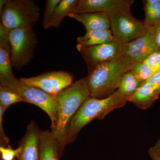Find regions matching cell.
<instances>
[{"label":"cell","mask_w":160,"mask_h":160,"mask_svg":"<svg viewBox=\"0 0 160 160\" xmlns=\"http://www.w3.org/2000/svg\"><path fill=\"white\" fill-rule=\"evenodd\" d=\"M9 30L0 24V86L14 87L18 79L12 72Z\"/></svg>","instance_id":"30bf717a"},{"label":"cell","mask_w":160,"mask_h":160,"mask_svg":"<svg viewBox=\"0 0 160 160\" xmlns=\"http://www.w3.org/2000/svg\"><path fill=\"white\" fill-rule=\"evenodd\" d=\"M152 28L153 29L156 43L160 50V23Z\"/></svg>","instance_id":"f1b7e54d"},{"label":"cell","mask_w":160,"mask_h":160,"mask_svg":"<svg viewBox=\"0 0 160 160\" xmlns=\"http://www.w3.org/2000/svg\"><path fill=\"white\" fill-rule=\"evenodd\" d=\"M78 2V0H62L45 29L58 27L64 19L73 12Z\"/></svg>","instance_id":"ac0fdd59"},{"label":"cell","mask_w":160,"mask_h":160,"mask_svg":"<svg viewBox=\"0 0 160 160\" xmlns=\"http://www.w3.org/2000/svg\"><path fill=\"white\" fill-rule=\"evenodd\" d=\"M155 40L152 28H149L146 34L126 43V55L137 62H143L149 55L159 50Z\"/></svg>","instance_id":"8fae6325"},{"label":"cell","mask_w":160,"mask_h":160,"mask_svg":"<svg viewBox=\"0 0 160 160\" xmlns=\"http://www.w3.org/2000/svg\"><path fill=\"white\" fill-rule=\"evenodd\" d=\"M145 19L144 22L148 28H152L160 23V0L143 1Z\"/></svg>","instance_id":"d6986e66"},{"label":"cell","mask_w":160,"mask_h":160,"mask_svg":"<svg viewBox=\"0 0 160 160\" xmlns=\"http://www.w3.org/2000/svg\"><path fill=\"white\" fill-rule=\"evenodd\" d=\"M62 0H47L45 2V12L43 17V28L48 25L55 10Z\"/></svg>","instance_id":"603a6c76"},{"label":"cell","mask_w":160,"mask_h":160,"mask_svg":"<svg viewBox=\"0 0 160 160\" xmlns=\"http://www.w3.org/2000/svg\"><path fill=\"white\" fill-rule=\"evenodd\" d=\"M19 92L24 102L39 107L49 115L51 121V131L54 130L58 122L56 102L54 96L38 88L18 80L14 87Z\"/></svg>","instance_id":"ba28073f"},{"label":"cell","mask_w":160,"mask_h":160,"mask_svg":"<svg viewBox=\"0 0 160 160\" xmlns=\"http://www.w3.org/2000/svg\"><path fill=\"white\" fill-rule=\"evenodd\" d=\"M142 83L147 82L156 72L143 62H137L130 70Z\"/></svg>","instance_id":"7402d4cb"},{"label":"cell","mask_w":160,"mask_h":160,"mask_svg":"<svg viewBox=\"0 0 160 160\" xmlns=\"http://www.w3.org/2000/svg\"><path fill=\"white\" fill-rule=\"evenodd\" d=\"M133 0H78L72 13L109 12L122 8H131Z\"/></svg>","instance_id":"4fadbf2b"},{"label":"cell","mask_w":160,"mask_h":160,"mask_svg":"<svg viewBox=\"0 0 160 160\" xmlns=\"http://www.w3.org/2000/svg\"><path fill=\"white\" fill-rule=\"evenodd\" d=\"M90 97L86 78L76 81L71 86L54 96L56 102L58 122L51 131L58 145L61 156L67 145L69 122L85 101Z\"/></svg>","instance_id":"6da1fadb"},{"label":"cell","mask_w":160,"mask_h":160,"mask_svg":"<svg viewBox=\"0 0 160 160\" xmlns=\"http://www.w3.org/2000/svg\"><path fill=\"white\" fill-rule=\"evenodd\" d=\"M114 39L111 29L86 31L77 38L76 48L91 47L109 42Z\"/></svg>","instance_id":"e0dca14e"},{"label":"cell","mask_w":160,"mask_h":160,"mask_svg":"<svg viewBox=\"0 0 160 160\" xmlns=\"http://www.w3.org/2000/svg\"><path fill=\"white\" fill-rule=\"evenodd\" d=\"M39 160H60L59 148L51 131H41L39 139Z\"/></svg>","instance_id":"2e32d148"},{"label":"cell","mask_w":160,"mask_h":160,"mask_svg":"<svg viewBox=\"0 0 160 160\" xmlns=\"http://www.w3.org/2000/svg\"><path fill=\"white\" fill-rule=\"evenodd\" d=\"M127 55L95 66L86 78L90 97L102 99L116 91L121 80L137 62Z\"/></svg>","instance_id":"7a4b0ae2"},{"label":"cell","mask_w":160,"mask_h":160,"mask_svg":"<svg viewBox=\"0 0 160 160\" xmlns=\"http://www.w3.org/2000/svg\"><path fill=\"white\" fill-rule=\"evenodd\" d=\"M20 102H25L15 87L0 86V106L5 110L12 104Z\"/></svg>","instance_id":"44dd1931"},{"label":"cell","mask_w":160,"mask_h":160,"mask_svg":"<svg viewBox=\"0 0 160 160\" xmlns=\"http://www.w3.org/2000/svg\"><path fill=\"white\" fill-rule=\"evenodd\" d=\"M148 152L152 160H160V139L149 148Z\"/></svg>","instance_id":"4316f807"},{"label":"cell","mask_w":160,"mask_h":160,"mask_svg":"<svg viewBox=\"0 0 160 160\" xmlns=\"http://www.w3.org/2000/svg\"><path fill=\"white\" fill-rule=\"evenodd\" d=\"M126 44L114 38L109 42L77 49L86 62L89 71L97 65L114 61L126 55Z\"/></svg>","instance_id":"52a82bcc"},{"label":"cell","mask_w":160,"mask_h":160,"mask_svg":"<svg viewBox=\"0 0 160 160\" xmlns=\"http://www.w3.org/2000/svg\"><path fill=\"white\" fill-rule=\"evenodd\" d=\"M6 111V110L3 109L2 106H0V143H1V146L6 147L10 145H9V138L6 136L4 132L2 125L3 114Z\"/></svg>","instance_id":"484cf974"},{"label":"cell","mask_w":160,"mask_h":160,"mask_svg":"<svg viewBox=\"0 0 160 160\" xmlns=\"http://www.w3.org/2000/svg\"><path fill=\"white\" fill-rule=\"evenodd\" d=\"M160 92L148 82L143 83L129 98L131 102L140 109L146 110L150 108L158 98Z\"/></svg>","instance_id":"9a60e30c"},{"label":"cell","mask_w":160,"mask_h":160,"mask_svg":"<svg viewBox=\"0 0 160 160\" xmlns=\"http://www.w3.org/2000/svg\"><path fill=\"white\" fill-rule=\"evenodd\" d=\"M160 92V71H158L148 81Z\"/></svg>","instance_id":"83f0119b"},{"label":"cell","mask_w":160,"mask_h":160,"mask_svg":"<svg viewBox=\"0 0 160 160\" xmlns=\"http://www.w3.org/2000/svg\"><path fill=\"white\" fill-rule=\"evenodd\" d=\"M143 62L156 72L158 71L160 66V50L152 53Z\"/></svg>","instance_id":"d4e9b609"},{"label":"cell","mask_w":160,"mask_h":160,"mask_svg":"<svg viewBox=\"0 0 160 160\" xmlns=\"http://www.w3.org/2000/svg\"><path fill=\"white\" fill-rule=\"evenodd\" d=\"M8 0H1L0 1V13L2 11L4 6L7 3Z\"/></svg>","instance_id":"f546056e"},{"label":"cell","mask_w":160,"mask_h":160,"mask_svg":"<svg viewBox=\"0 0 160 160\" xmlns=\"http://www.w3.org/2000/svg\"><path fill=\"white\" fill-rule=\"evenodd\" d=\"M130 7L122 8L107 13L114 38L127 43L144 35L149 28L142 21L132 14Z\"/></svg>","instance_id":"8992f818"},{"label":"cell","mask_w":160,"mask_h":160,"mask_svg":"<svg viewBox=\"0 0 160 160\" xmlns=\"http://www.w3.org/2000/svg\"><path fill=\"white\" fill-rule=\"evenodd\" d=\"M0 13L1 24L10 30L33 27L39 20L40 8L33 0H8Z\"/></svg>","instance_id":"277c9868"},{"label":"cell","mask_w":160,"mask_h":160,"mask_svg":"<svg viewBox=\"0 0 160 160\" xmlns=\"http://www.w3.org/2000/svg\"><path fill=\"white\" fill-rule=\"evenodd\" d=\"M21 148L19 146L16 149H13L10 146H0L1 160H14L17 158Z\"/></svg>","instance_id":"cb8c5ba5"},{"label":"cell","mask_w":160,"mask_h":160,"mask_svg":"<svg viewBox=\"0 0 160 160\" xmlns=\"http://www.w3.org/2000/svg\"><path fill=\"white\" fill-rule=\"evenodd\" d=\"M69 18L82 23L86 31L98 30H109L111 24L108 14L106 12L71 13Z\"/></svg>","instance_id":"5bb4252c"},{"label":"cell","mask_w":160,"mask_h":160,"mask_svg":"<svg viewBox=\"0 0 160 160\" xmlns=\"http://www.w3.org/2000/svg\"><path fill=\"white\" fill-rule=\"evenodd\" d=\"M129 98L118 90L104 98L89 97L74 114L69 122L67 134V145L73 142L81 130L92 120H102L107 114L125 106Z\"/></svg>","instance_id":"3957f363"},{"label":"cell","mask_w":160,"mask_h":160,"mask_svg":"<svg viewBox=\"0 0 160 160\" xmlns=\"http://www.w3.org/2000/svg\"><path fill=\"white\" fill-rule=\"evenodd\" d=\"M142 84L134 74L129 71L123 76L117 90L129 99Z\"/></svg>","instance_id":"ffe728a7"},{"label":"cell","mask_w":160,"mask_h":160,"mask_svg":"<svg viewBox=\"0 0 160 160\" xmlns=\"http://www.w3.org/2000/svg\"><path fill=\"white\" fill-rule=\"evenodd\" d=\"M20 79L26 84L53 96L71 86L73 81L72 74L63 71L49 72L35 77Z\"/></svg>","instance_id":"9c48e42d"},{"label":"cell","mask_w":160,"mask_h":160,"mask_svg":"<svg viewBox=\"0 0 160 160\" xmlns=\"http://www.w3.org/2000/svg\"><path fill=\"white\" fill-rule=\"evenodd\" d=\"M9 39L12 66L20 70L29 65L34 57L38 43L37 35L32 27L16 29L9 30Z\"/></svg>","instance_id":"5b68a950"},{"label":"cell","mask_w":160,"mask_h":160,"mask_svg":"<svg viewBox=\"0 0 160 160\" xmlns=\"http://www.w3.org/2000/svg\"><path fill=\"white\" fill-rule=\"evenodd\" d=\"M159 71H160V67H159Z\"/></svg>","instance_id":"4dcf8cb0"},{"label":"cell","mask_w":160,"mask_h":160,"mask_svg":"<svg viewBox=\"0 0 160 160\" xmlns=\"http://www.w3.org/2000/svg\"><path fill=\"white\" fill-rule=\"evenodd\" d=\"M41 130L32 120L26 128V134L20 142L17 160H39V139Z\"/></svg>","instance_id":"7c38bea8"}]
</instances>
